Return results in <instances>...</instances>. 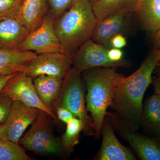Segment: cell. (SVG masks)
Instances as JSON below:
<instances>
[{
  "label": "cell",
  "mask_w": 160,
  "mask_h": 160,
  "mask_svg": "<svg viewBox=\"0 0 160 160\" xmlns=\"http://www.w3.org/2000/svg\"><path fill=\"white\" fill-rule=\"evenodd\" d=\"M22 0H0V18H15Z\"/></svg>",
  "instance_id": "cb8c5ba5"
},
{
  "label": "cell",
  "mask_w": 160,
  "mask_h": 160,
  "mask_svg": "<svg viewBox=\"0 0 160 160\" xmlns=\"http://www.w3.org/2000/svg\"><path fill=\"white\" fill-rule=\"evenodd\" d=\"M55 20L49 12L38 29L28 34L18 48L20 51H32L38 54L63 52L54 28Z\"/></svg>",
  "instance_id": "52a82bcc"
},
{
  "label": "cell",
  "mask_w": 160,
  "mask_h": 160,
  "mask_svg": "<svg viewBox=\"0 0 160 160\" xmlns=\"http://www.w3.org/2000/svg\"><path fill=\"white\" fill-rule=\"evenodd\" d=\"M19 144L6 139L0 140V160H31Z\"/></svg>",
  "instance_id": "7402d4cb"
},
{
  "label": "cell",
  "mask_w": 160,
  "mask_h": 160,
  "mask_svg": "<svg viewBox=\"0 0 160 160\" xmlns=\"http://www.w3.org/2000/svg\"><path fill=\"white\" fill-rule=\"evenodd\" d=\"M6 139L5 138V124L0 125V140Z\"/></svg>",
  "instance_id": "4dcf8cb0"
},
{
  "label": "cell",
  "mask_w": 160,
  "mask_h": 160,
  "mask_svg": "<svg viewBox=\"0 0 160 160\" xmlns=\"http://www.w3.org/2000/svg\"><path fill=\"white\" fill-rule=\"evenodd\" d=\"M51 117L40 110L29 131L18 142L27 150L42 155H60L66 153L61 141L55 136Z\"/></svg>",
  "instance_id": "5b68a950"
},
{
  "label": "cell",
  "mask_w": 160,
  "mask_h": 160,
  "mask_svg": "<svg viewBox=\"0 0 160 160\" xmlns=\"http://www.w3.org/2000/svg\"><path fill=\"white\" fill-rule=\"evenodd\" d=\"M49 12L48 0H22L14 18L29 34L42 25Z\"/></svg>",
  "instance_id": "5bb4252c"
},
{
  "label": "cell",
  "mask_w": 160,
  "mask_h": 160,
  "mask_svg": "<svg viewBox=\"0 0 160 160\" xmlns=\"http://www.w3.org/2000/svg\"><path fill=\"white\" fill-rule=\"evenodd\" d=\"M40 109L32 108L19 101H13L5 126V138L18 144L24 132L32 124Z\"/></svg>",
  "instance_id": "7c38bea8"
},
{
  "label": "cell",
  "mask_w": 160,
  "mask_h": 160,
  "mask_svg": "<svg viewBox=\"0 0 160 160\" xmlns=\"http://www.w3.org/2000/svg\"><path fill=\"white\" fill-rule=\"evenodd\" d=\"M141 126L145 131L160 138V98L156 93L144 103Z\"/></svg>",
  "instance_id": "ffe728a7"
},
{
  "label": "cell",
  "mask_w": 160,
  "mask_h": 160,
  "mask_svg": "<svg viewBox=\"0 0 160 160\" xmlns=\"http://www.w3.org/2000/svg\"><path fill=\"white\" fill-rule=\"evenodd\" d=\"M82 72L72 67L63 78L59 97L55 104L66 107L83 123V133L87 136H94L95 130L91 117L86 109L85 88Z\"/></svg>",
  "instance_id": "277c9868"
},
{
  "label": "cell",
  "mask_w": 160,
  "mask_h": 160,
  "mask_svg": "<svg viewBox=\"0 0 160 160\" xmlns=\"http://www.w3.org/2000/svg\"><path fill=\"white\" fill-rule=\"evenodd\" d=\"M63 79L51 76L41 75L33 80L40 100L47 108L53 112L61 92Z\"/></svg>",
  "instance_id": "e0dca14e"
},
{
  "label": "cell",
  "mask_w": 160,
  "mask_h": 160,
  "mask_svg": "<svg viewBox=\"0 0 160 160\" xmlns=\"http://www.w3.org/2000/svg\"><path fill=\"white\" fill-rule=\"evenodd\" d=\"M153 40L157 46V48L160 50V29L152 32Z\"/></svg>",
  "instance_id": "f546056e"
},
{
  "label": "cell",
  "mask_w": 160,
  "mask_h": 160,
  "mask_svg": "<svg viewBox=\"0 0 160 160\" xmlns=\"http://www.w3.org/2000/svg\"><path fill=\"white\" fill-rule=\"evenodd\" d=\"M106 116L116 132L129 143L140 159L160 160V141L138 133L116 112L107 111Z\"/></svg>",
  "instance_id": "8992f818"
},
{
  "label": "cell",
  "mask_w": 160,
  "mask_h": 160,
  "mask_svg": "<svg viewBox=\"0 0 160 160\" xmlns=\"http://www.w3.org/2000/svg\"><path fill=\"white\" fill-rule=\"evenodd\" d=\"M160 60V50L151 51L139 68L131 75L122 77L110 107L135 129L141 126L142 100L145 92L152 83V75Z\"/></svg>",
  "instance_id": "6da1fadb"
},
{
  "label": "cell",
  "mask_w": 160,
  "mask_h": 160,
  "mask_svg": "<svg viewBox=\"0 0 160 160\" xmlns=\"http://www.w3.org/2000/svg\"><path fill=\"white\" fill-rule=\"evenodd\" d=\"M54 110L56 112L58 119L66 124L72 118H76L70 110L64 106H56L55 108L54 112Z\"/></svg>",
  "instance_id": "484cf974"
},
{
  "label": "cell",
  "mask_w": 160,
  "mask_h": 160,
  "mask_svg": "<svg viewBox=\"0 0 160 160\" xmlns=\"http://www.w3.org/2000/svg\"><path fill=\"white\" fill-rule=\"evenodd\" d=\"M89 1L91 2L92 4V3L95 2H96V1H98V0H89Z\"/></svg>",
  "instance_id": "d6a6232c"
},
{
  "label": "cell",
  "mask_w": 160,
  "mask_h": 160,
  "mask_svg": "<svg viewBox=\"0 0 160 160\" xmlns=\"http://www.w3.org/2000/svg\"><path fill=\"white\" fill-rule=\"evenodd\" d=\"M97 20L89 0H78L55 21L63 53L72 58L89 40Z\"/></svg>",
  "instance_id": "7a4b0ae2"
},
{
  "label": "cell",
  "mask_w": 160,
  "mask_h": 160,
  "mask_svg": "<svg viewBox=\"0 0 160 160\" xmlns=\"http://www.w3.org/2000/svg\"><path fill=\"white\" fill-rule=\"evenodd\" d=\"M18 72L13 74L6 75H0V92L2 91L3 88L6 86L7 83L14 77Z\"/></svg>",
  "instance_id": "83f0119b"
},
{
  "label": "cell",
  "mask_w": 160,
  "mask_h": 160,
  "mask_svg": "<svg viewBox=\"0 0 160 160\" xmlns=\"http://www.w3.org/2000/svg\"><path fill=\"white\" fill-rule=\"evenodd\" d=\"M135 22L134 13L111 16L97 22L91 40L94 42L110 48L109 42L112 38L116 35H124L128 33Z\"/></svg>",
  "instance_id": "8fae6325"
},
{
  "label": "cell",
  "mask_w": 160,
  "mask_h": 160,
  "mask_svg": "<svg viewBox=\"0 0 160 160\" xmlns=\"http://www.w3.org/2000/svg\"><path fill=\"white\" fill-rule=\"evenodd\" d=\"M65 133L62 136L63 149L66 153H71L76 146L79 143L80 133L82 131L83 123L77 118H74L67 124Z\"/></svg>",
  "instance_id": "44dd1931"
},
{
  "label": "cell",
  "mask_w": 160,
  "mask_h": 160,
  "mask_svg": "<svg viewBox=\"0 0 160 160\" xmlns=\"http://www.w3.org/2000/svg\"><path fill=\"white\" fill-rule=\"evenodd\" d=\"M38 55L32 51H9L0 49V75L22 72Z\"/></svg>",
  "instance_id": "d6986e66"
},
{
  "label": "cell",
  "mask_w": 160,
  "mask_h": 160,
  "mask_svg": "<svg viewBox=\"0 0 160 160\" xmlns=\"http://www.w3.org/2000/svg\"><path fill=\"white\" fill-rule=\"evenodd\" d=\"M13 102L6 92H0V125L6 122Z\"/></svg>",
  "instance_id": "d4e9b609"
},
{
  "label": "cell",
  "mask_w": 160,
  "mask_h": 160,
  "mask_svg": "<svg viewBox=\"0 0 160 160\" xmlns=\"http://www.w3.org/2000/svg\"><path fill=\"white\" fill-rule=\"evenodd\" d=\"M102 142L94 159L97 160H135L136 157L129 149L118 140L114 129L107 117H105L101 129Z\"/></svg>",
  "instance_id": "4fadbf2b"
},
{
  "label": "cell",
  "mask_w": 160,
  "mask_h": 160,
  "mask_svg": "<svg viewBox=\"0 0 160 160\" xmlns=\"http://www.w3.org/2000/svg\"><path fill=\"white\" fill-rule=\"evenodd\" d=\"M87 89L86 109L90 112L95 130L94 137H101V129L107 109L110 107L116 89L123 76L116 68L96 67L82 72Z\"/></svg>",
  "instance_id": "3957f363"
},
{
  "label": "cell",
  "mask_w": 160,
  "mask_h": 160,
  "mask_svg": "<svg viewBox=\"0 0 160 160\" xmlns=\"http://www.w3.org/2000/svg\"><path fill=\"white\" fill-rule=\"evenodd\" d=\"M28 35L26 28L15 18H0V49L18 51Z\"/></svg>",
  "instance_id": "9a60e30c"
},
{
  "label": "cell",
  "mask_w": 160,
  "mask_h": 160,
  "mask_svg": "<svg viewBox=\"0 0 160 160\" xmlns=\"http://www.w3.org/2000/svg\"><path fill=\"white\" fill-rule=\"evenodd\" d=\"M109 49L89 40L72 58V67L81 72L96 67H125L122 64L110 60L108 54Z\"/></svg>",
  "instance_id": "30bf717a"
},
{
  "label": "cell",
  "mask_w": 160,
  "mask_h": 160,
  "mask_svg": "<svg viewBox=\"0 0 160 160\" xmlns=\"http://www.w3.org/2000/svg\"></svg>",
  "instance_id": "836d02e7"
},
{
  "label": "cell",
  "mask_w": 160,
  "mask_h": 160,
  "mask_svg": "<svg viewBox=\"0 0 160 160\" xmlns=\"http://www.w3.org/2000/svg\"><path fill=\"white\" fill-rule=\"evenodd\" d=\"M1 92H5L13 101H19L27 106L40 109L49 115L55 122L58 118L52 110L41 101L35 88L33 80L23 72H18L7 83Z\"/></svg>",
  "instance_id": "9c48e42d"
},
{
  "label": "cell",
  "mask_w": 160,
  "mask_h": 160,
  "mask_svg": "<svg viewBox=\"0 0 160 160\" xmlns=\"http://www.w3.org/2000/svg\"><path fill=\"white\" fill-rule=\"evenodd\" d=\"M139 0H98L92 4L97 22L114 15L134 13Z\"/></svg>",
  "instance_id": "ac0fdd59"
},
{
  "label": "cell",
  "mask_w": 160,
  "mask_h": 160,
  "mask_svg": "<svg viewBox=\"0 0 160 160\" xmlns=\"http://www.w3.org/2000/svg\"><path fill=\"white\" fill-rule=\"evenodd\" d=\"M72 66V58L63 52L38 54L22 72L34 80L41 75L63 79Z\"/></svg>",
  "instance_id": "ba28073f"
},
{
  "label": "cell",
  "mask_w": 160,
  "mask_h": 160,
  "mask_svg": "<svg viewBox=\"0 0 160 160\" xmlns=\"http://www.w3.org/2000/svg\"><path fill=\"white\" fill-rule=\"evenodd\" d=\"M134 16L143 29L157 31L160 29V0H139Z\"/></svg>",
  "instance_id": "2e32d148"
},
{
  "label": "cell",
  "mask_w": 160,
  "mask_h": 160,
  "mask_svg": "<svg viewBox=\"0 0 160 160\" xmlns=\"http://www.w3.org/2000/svg\"><path fill=\"white\" fill-rule=\"evenodd\" d=\"M153 72H154V73L157 75L158 77H160V60L157 66H156L155 69Z\"/></svg>",
  "instance_id": "1f68e13d"
},
{
  "label": "cell",
  "mask_w": 160,
  "mask_h": 160,
  "mask_svg": "<svg viewBox=\"0 0 160 160\" xmlns=\"http://www.w3.org/2000/svg\"><path fill=\"white\" fill-rule=\"evenodd\" d=\"M151 84L153 85L154 93L158 95L160 98V77H157L152 78Z\"/></svg>",
  "instance_id": "f1b7e54d"
},
{
  "label": "cell",
  "mask_w": 160,
  "mask_h": 160,
  "mask_svg": "<svg viewBox=\"0 0 160 160\" xmlns=\"http://www.w3.org/2000/svg\"><path fill=\"white\" fill-rule=\"evenodd\" d=\"M127 45L126 38L123 34L116 35L112 38L109 42V48L121 49Z\"/></svg>",
  "instance_id": "4316f807"
},
{
  "label": "cell",
  "mask_w": 160,
  "mask_h": 160,
  "mask_svg": "<svg viewBox=\"0 0 160 160\" xmlns=\"http://www.w3.org/2000/svg\"><path fill=\"white\" fill-rule=\"evenodd\" d=\"M78 0H48L49 12L55 21L68 10Z\"/></svg>",
  "instance_id": "603a6c76"
}]
</instances>
